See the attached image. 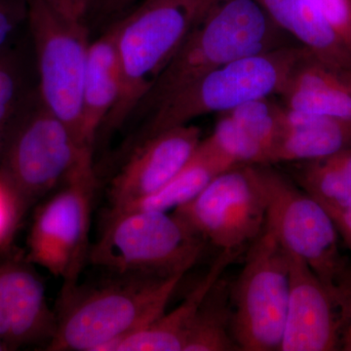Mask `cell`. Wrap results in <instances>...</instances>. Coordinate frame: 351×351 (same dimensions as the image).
<instances>
[{"mask_svg":"<svg viewBox=\"0 0 351 351\" xmlns=\"http://www.w3.org/2000/svg\"><path fill=\"white\" fill-rule=\"evenodd\" d=\"M114 274L100 282L64 286L46 350L108 351L162 315L184 277Z\"/></svg>","mask_w":351,"mask_h":351,"instance_id":"obj_1","label":"cell"},{"mask_svg":"<svg viewBox=\"0 0 351 351\" xmlns=\"http://www.w3.org/2000/svg\"><path fill=\"white\" fill-rule=\"evenodd\" d=\"M256 0H221L189 34L134 113L149 114L189 83L239 58L287 45Z\"/></svg>","mask_w":351,"mask_h":351,"instance_id":"obj_2","label":"cell"},{"mask_svg":"<svg viewBox=\"0 0 351 351\" xmlns=\"http://www.w3.org/2000/svg\"><path fill=\"white\" fill-rule=\"evenodd\" d=\"M221 0H143L115 23L119 98L103 127L117 130L135 112L191 31Z\"/></svg>","mask_w":351,"mask_h":351,"instance_id":"obj_3","label":"cell"},{"mask_svg":"<svg viewBox=\"0 0 351 351\" xmlns=\"http://www.w3.org/2000/svg\"><path fill=\"white\" fill-rule=\"evenodd\" d=\"M311 54L304 46L287 44L209 71L158 104L147 114L137 143L203 115L228 112L248 101L281 95L293 71Z\"/></svg>","mask_w":351,"mask_h":351,"instance_id":"obj_4","label":"cell"},{"mask_svg":"<svg viewBox=\"0 0 351 351\" xmlns=\"http://www.w3.org/2000/svg\"><path fill=\"white\" fill-rule=\"evenodd\" d=\"M207 243L174 211L108 210L88 262L113 274L184 276Z\"/></svg>","mask_w":351,"mask_h":351,"instance_id":"obj_5","label":"cell"},{"mask_svg":"<svg viewBox=\"0 0 351 351\" xmlns=\"http://www.w3.org/2000/svg\"><path fill=\"white\" fill-rule=\"evenodd\" d=\"M92 156L93 149L83 145L38 97L11 122L0 172L29 209Z\"/></svg>","mask_w":351,"mask_h":351,"instance_id":"obj_6","label":"cell"},{"mask_svg":"<svg viewBox=\"0 0 351 351\" xmlns=\"http://www.w3.org/2000/svg\"><path fill=\"white\" fill-rule=\"evenodd\" d=\"M289 295L287 251L265 226L230 288L232 335L240 350H280Z\"/></svg>","mask_w":351,"mask_h":351,"instance_id":"obj_7","label":"cell"},{"mask_svg":"<svg viewBox=\"0 0 351 351\" xmlns=\"http://www.w3.org/2000/svg\"><path fill=\"white\" fill-rule=\"evenodd\" d=\"M96 176L93 156L83 161L62 188L34 214L27 239L25 257L64 286L78 282L88 262L89 233Z\"/></svg>","mask_w":351,"mask_h":351,"instance_id":"obj_8","label":"cell"},{"mask_svg":"<svg viewBox=\"0 0 351 351\" xmlns=\"http://www.w3.org/2000/svg\"><path fill=\"white\" fill-rule=\"evenodd\" d=\"M27 22L38 60L39 99L82 143L83 82L91 43L86 27L82 20L64 17L45 0H27Z\"/></svg>","mask_w":351,"mask_h":351,"instance_id":"obj_9","label":"cell"},{"mask_svg":"<svg viewBox=\"0 0 351 351\" xmlns=\"http://www.w3.org/2000/svg\"><path fill=\"white\" fill-rule=\"evenodd\" d=\"M267 198L265 228L290 255L307 263L328 287L346 262L339 250L338 228L319 201L287 177L258 165Z\"/></svg>","mask_w":351,"mask_h":351,"instance_id":"obj_10","label":"cell"},{"mask_svg":"<svg viewBox=\"0 0 351 351\" xmlns=\"http://www.w3.org/2000/svg\"><path fill=\"white\" fill-rule=\"evenodd\" d=\"M208 243L241 253L265 230L267 198L258 165L217 175L193 200L176 209Z\"/></svg>","mask_w":351,"mask_h":351,"instance_id":"obj_11","label":"cell"},{"mask_svg":"<svg viewBox=\"0 0 351 351\" xmlns=\"http://www.w3.org/2000/svg\"><path fill=\"white\" fill-rule=\"evenodd\" d=\"M22 251L11 248L0 260V341L6 350L48 343L57 326L45 286Z\"/></svg>","mask_w":351,"mask_h":351,"instance_id":"obj_12","label":"cell"},{"mask_svg":"<svg viewBox=\"0 0 351 351\" xmlns=\"http://www.w3.org/2000/svg\"><path fill=\"white\" fill-rule=\"evenodd\" d=\"M201 142L198 127H173L141 141L110 184V209L156 193L189 163Z\"/></svg>","mask_w":351,"mask_h":351,"instance_id":"obj_13","label":"cell"},{"mask_svg":"<svg viewBox=\"0 0 351 351\" xmlns=\"http://www.w3.org/2000/svg\"><path fill=\"white\" fill-rule=\"evenodd\" d=\"M288 255L290 295L280 350H339V316L331 290L302 258Z\"/></svg>","mask_w":351,"mask_h":351,"instance_id":"obj_14","label":"cell"},{"mask_svg":"<svg viewBox=\"0 0 351 351\" xmlns=\"http://www.w3.org/2000/svg\"><path fill=\"white\" fill-rule=\"evenodd\" d=\"M240 252L221 251L204 276L176 308L164 313L149 326L119 339L108 351H182L205 298Z\"/></svg>","mask_w":351,"mask_h":351,"instance_id":"obj_15","label":"cell"},{"mask_svg":"<svg viewBox=\"0 0 351 351\" xmlns=\"http://www.w3.org/2000/svg\"><path fill=\"white\" fill-rule=\"evenodd\" d=\"M280 96L290 110L351 122V71L313 54L295 69Z\"/></svg>","mask_w":351,"mask_h":351,"instance_id":"obj_16","label":"cell"},{"mask_svg":"<svg viewBox=\"0 0 351 351\" xmlns=\"http://www.w3.org/2000/svg\"><path fill=\"white\" fill-rule=\"evenodd\" d=\"M122 86L121 66L112 25L104 36L90 43L83 82L80 138L93 149L97 134L119 100Z\"/></svg>","mask_w":351,"mask_h":351,"instance_id":"obj_17","label":"cell"},{"mask_svg":"<svg viewBox=\"0 0 351 351\" xmlns=\"http://www.w3.org/2000/svg\"><path fill=\"white\" fill-rule=\"evenodd\" d=\"M348 149H351V122L283 106L280 135L269 165L313 160Z\"/></svg>","mask_w":351,"mask_h":351,"instance_id":"obj_18","label":"cell"},{"mask_svg":"<svg viewBox=\"0 0 351 351\" xmlns=\"http://www.w3.org/2000/svg\"><path fill=\"white\" fill-rule=\"evenodd\" d=\"M285 34L314 57L351 71V52L330 24L317 0H256Z\"/></svg>","mask_w":351,"mask_h":351,"instance_id":"obj_19","label":"cell"},{"mask_svg":"<svg viewBox=\"0 0 351 351\" xmlns=\"http://www.w3.org/2000/svg\"><path fill=\"white\" fill-rule=\"evenodd\" d=\"M232 168L226 161L221 160L199 144L189 163L162 188L125 206L108 210L175 211L193 200L217 175Z\"/></svg>","mask_w":351,"mask_h":351,"instance_id":"obj_20","label":"cell"},{"mask_svg":"<svg viewBox=\"0 0 351 351\" xmlns=\"http://www.w3.org/2000/svg\"><path fill=\"white\" fill-rule=\"evenodd\" d=\"M297 163L295 180L300 188L328 211H351V149Z\"/></svg>","mask_w":351,"mask_h":351,"instance_id":"obj_21","label":"cell"},{"mask_svg":"<svg viewBox=\"0 0 351 351\" xmlns=\"http://www.w3.org/2000/svg\"><path fill=\"white\" fill-rule=\"evenodd\" d=\"M230 289L221 278L208 293L182 351L240 350L233 338Z\"/></svg>","mask_w":351,"mask_h":351,"instance_id":"obj_22","label":"cell"},{"mask_svg":"<svg viewBox=\"0 0 351 351\" xmlns=\"http://www.w3.org/2000/svg\"><path fill=\"white\" fill-rule=\"evenodd\" d=\"M221 114L212 135L201 140V144L232 167L267 165V152L262 145L228 114Z\"/></svg>","mask_w":351,"mask_h":351,"instance_id":"obj_23","label":"cell"},{"mask_svg":"<svg viewBox=\"0 0 351 351\" xmlns=\"http://www.w3.org/2000/svg\"><path fill=\"white\" fill-rule=\"evenodd\" d=\"M282 112L283 106L263 98L248 101L225 113L262 145L269 165L270 154L280 135Z\"/></svg>","mask_w":351,"mask_h":351,"instance_id":"obj_24","label":"cell"},{"mask_svg":"<svg viewBox=\"0 0 351 351\" xmlns=\"http://www.w3.org/2000/svg\"><path fill=\"white\" fill-rule=\"evenodd\" d=\"M21 73L12 55L0 52V124L8 125L27 105Z\"/></svg>","mask_w":351,"mask_h":351,"instance_id":"obj_25","label":"cell"},{"mask_svg":"<svg viewBox=\"0 0 351 351\" xmlns=\"http://www.w3.org/2000/svg\"><path fill=\"white\" fill-rule=\"evenodd\" d=\"M27 211L18 191L0 172V254L12 248L14 237Z\"/></svg>","mask_w":351,"mask_h":351,"instance_id":"obj_26","label":"cell"},{"mask_svg":"<svg viewBox=\"0 0 351 351\" xmlns=\"http://www.w3.org/2000/svg\"><path fill=\"white\" fill-rule=\"evenodd\" d=\"M339 316V350L351 351V262L346 261L330 287Z\"/></svg>","mask_w":351,"mask_h":351,"instance_id":"obj_27","label":"cell"},{"mask_svg":"<svg viewBox=\"0 0 351 351\" xmlns=\"http://www.w3.org/2000/svg\"><path fill=\"white\" fill-rule=\"evenodd\" d=\"M27 18V0H0V52Z\"/></svg>","mask_w":351,"mask_h":351,"instance_id":"obj_28","label":"cell"},{"mask_svg":"<svg viewBox=\"0 0 351 351\" xmlns=\"http://www.w3.org/2000/svg\"><path fill=\"white\" fill-rule=\"evenodd\" d=\"M330 24L351 52V0H317Z\"/></svg>","mask_w":351,"mask_h":351,"instance_id":"obj_29","label":"cell"},{"mask_svg":"<svg viewBox=\"0 0 351 351\" xmlns=\"http://www.w3.org/2000/svg\"><path fill=\"white\" fill-rule=\"evenodd\" d=\"M338 228L339 235L351 250V211H329Z\"/></svg>","mask_w":351,"mask_h":351,"instance_id":"obj_30","label":"cell"},{"mask_svg":"<svg viewBox=\"0 0 351 351\" xmlns=\"http://www.w3.org/2000/svg\"><path fill=\"white\" fill-rule=\"evenodd\" d=\"M53 9L71 20H82L76 8L75 0H45Z\"/></svg>","mask_w":351,"mask_h":351,"instance_id":"obj_31","label":"cell"},{"mask_svg":"<svg viewBox=\"0 0 351 351\" xmlns=\"http://www.w3.org/2000/svg\"><path fill=\"white\" fill-rule=\"evenodd\" d=\"M101 9L105 14L121 12L122 10L135 3L137 0H100Z\"/></svg>","mask_w":351,"mask_h":351,"instance_id":"obj_32","label":"cell"},{"mask_svg":"<svg viewBox=\"0 0 351 351\" xmlns=\"http://www.w3.org/2000/svg\"><path fill=\"white\" fill-rule=\"evenodd\" d=\"M10 124H8V125L0 124V164H1L4 151H5L7 137H8L9 126H10Z\"/></svg>","mask_w":351,"mask_h":351,"instance_id":"obj_33","label":"cell"},{"mask_svg":"<svg viewBox=\"0 0 351 351\" xmlns=\"http://www.w3.org/2000/svg\"><path fill=\"white\" fill-rule=\"evenodd\" d=\"M94 1L95 0H75L76 8H77V12L82 19H83L85 14L89 10Z\"/></svg>","mask_w":351,"mask_h":351,"instance_id":"obj_34","label":"cell"},{"mask_svg":"<svg viewBox=\"0 0 351 351\" xmlns=\"http://www.w3.org/2000/svg\"><path fill=\"white\" fill-rule=\"evenodd\" d=\"M6 350L5 346H3V343L0 341V351Z\"/></svg>","mask_w":351,"mask_h":351,"instance_id":"obj_35","label":"cell"}]
</instances>
